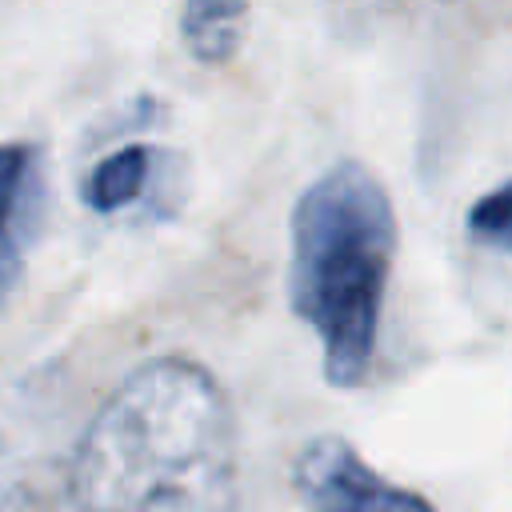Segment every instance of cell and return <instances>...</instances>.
I'll return each mask as SVG.
<instances>
[{
    "label": "cell",
    "mask_w": 512,
    "mask_h": 512,
    "mask_svg": "<svg viewBox=\"0 0 512 512\" xmlns=\"http://www.w3.org/2000/svg\"><path fill=\"white\" fill-rule=\"evenodd\" d=\"M80 512H244L236 416L188 356L136 364L76 440Z\"/></svg>",
    "instance_id": "6da1fadb"
},
{
    "label": "cell",
    "mask_w": 512,
    "mask_h": 512,
    "mask_svg": "<svg viewBox=\"0 0 512 512\" xmlns=\"http://www.w3.org/2000/svg\"><path fill=\"white\" fill-rule=\"evenodd\" d=\"M396 252V212L384 184L356 160L324 168L292 208V312L316 332L324 376L356 388L380 340Z\"/></svg>",
    "instance_id": "7a4b0ae2"
},
{
    "label": "cell",
    "mask_w": 512,
    "mask_h": 512,
    "mask_svg": "<svg viewBox=\"0 0 512 512\" xmlns=\"http://www.w3.org/2000/svg\"><path fill=\"white\" fill-rule=\"evenodd\" d=\"M292 484L308 512H436L420 492L384 480L340 436L304 444L292 468Z\"/></svg>",
    "instance_id": "3957f363"
},
{
    "label": "cell",
    "mask_w": 512,
    "mask_h": 512,
    "mask_svg": "<svg viewBox=\"0 0 512 512\" xmlns=\"http://www.w3.org/2000/svg\"><path fill=\"white\" fill-rule=\"evenodd\" d=\"M40 156L24 140L0 144V308L12 296L24 252L32 240V220L40 208Z\"/></svg>",
    "instance_id": "277c9868"
},
{
    "label": "cell",
    "mask_w": 512,
    "mask_h": 512,
    "mask_svg": "<svg viewBox=\"0 0 512 512\" xmlns=\"http://www.w3.org/2000/svg\"><path fill=\"white\" fill-rule=\"evenodd\" d=\"M152 176H156V148L148 144H120L112 148L108 156H100L92 164V172L84 176V204L92 212H124L128 204H136L148 188H152Z\"/></svg>",
    "instance_id": "5b68a950"
},
{
    "label": "cell",
    "mask_w": 512,
    "mask_h": 512,
    "mask_svg": "<svg viewBox=\"0 0 512 512\" xmlns=\"http://www.w3.org/2000/svg\"><path fill=\"white\" fill-rule=\"evenodd\" d=\"M244 4H188L180 12L184 48L204 64H224L244 40Z\"/></svg>",
    "instance_id": "8992f818"
},
{
    "label": "cell",
    "mask_w": 512,
    "mask_h": 512,
    "mask_svg": "<svg viewBox=\"0 0 512 512\" xmlns=\"http://www.w3.org/2000/svg\"><path fill=\"white\" fill-rule=\"evenodd\" d=\"M468 236L484 248L512 252V180L496 184L468 208Z\"/></svg>",
    "instance_id": "52a82bcc"
}]
</instances>
